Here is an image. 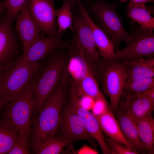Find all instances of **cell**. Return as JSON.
I'll return each mask as SVG.
<instances>
[{"label":"cell","instance_id":"cell-34","mask_svg":"<svg viewBox=\"0 0 154 154\" xmlns=\"http://www.w3.org/2000/svg\"><path fill=\"white\" fill-rule=\"evenodd\" d=\"M141 93L146 98L154 101V87Z\"/></svg>","mask_w":154,"mask_h":154},{"label":"cell","instance_id":"cell-39","mask_svg":"<svg viewBox=\"0 0 154 154\" xmlns=\"http://www.w3.org/2000/svg\"><path fill=\"white\" fill-rule=\"evenodd\" d=\"M3 66L1 67H0V77L1 76V71H2Z\"/></svg>","mask_w":154,"mask_h":154},{"label":"cell","instance_id":"cell-6","mask_svg":"<svg viewBox=\"0 0 154 154\" xmlns=\"http://www.w3.org/2000/svg\"><path fill=\"white\" fill-rule=\"evenodd\" d=\"M131 38L126 47L116 52L112 57L104 60L110 62H130L141 58H153V31L144 29L131 21L129 23Z\"/></svg>","mask_w":154,"mask_h":154},{"label":"cell","instance_id":"cell-17","mask_svg":"<svg viewBox=\"0 0 154 154\" xmlns=\"http://www.w3.org/2000/svg\"><path fill=\"white\" fill-rule=\"evenodd\" d=\"M77 8L78 12L86 19L91 28L96 45L100 56L105 59L112 57L115 52L112 41L102 29L92 21L82 0L78 3Z\"/></svg>","mask_w":154,"mask_h":154},{"label":"cell","instance_id":"cell-9","mask_svg":"<svg viewBox=\"0 0 154 154\" xmlns=\"http://www.w3.org/2000/svg\"><path fill=\"white\" fill-rule=\"evenodd\" d=\"M68 90L69 102L74 110L80 117L87 131L98 142L104 154H115L105 139L97 117L82 107L80 98L76 94L74 88L69 86Z\"/></svg>","mask_w":154,"mask_h":154},{"label":"cell","instance_id":"cell-15","mask_svg":"<svg viewBox=\"0 0 154 154\" xmlns=\"http://www.w3.org/2000/svg\"><path fill=\"white\" fill-rule=\"evenodd\" d=\"M28 2L16 17V28L22 43L23 52L26 51L45 34L32 17L29 10Z\"/></svg>","mask_w":154,"mask_h":154},{"label":"cell","instance_id":"cell-24","mask_svg":"<svg viewBox=\"0 0 154 154\" xmlns=\"http://www.w3.org/2000/svg\"><path fill=\"white\" fill-rule=\"evenodd\" d=\"M20 133L10 121L0 120V154H8L20 135Z\"/></svg>","mask_w":154,"mask_h":154},{"label":"cell","instance_id":"cell-30","mask_svg":"<svg viewBox=\"0 0 154 154\" xmlns=\"http://www.w3.org/2000/svg\"><path fill=\"white\" fill-rule=\"evenodd\" d=\"M107 143L115 154H137V153L129 149L124 145L106 135H104Z\"/></svg>","mask_w":154,"mask_h":154},{"label":"cell","instance_id":"cell-22","mask_svg":"<svg viewBox=\"0 0 154 154\" xmlns=\"http://www.w3.org/2000/svg\"><path fill=\"white\" fill-rule=\"evenodd\" d=\"M126 73V80L154 77V58H141L127 62Z\"/></svg>","mask_w":154,"mask_h":154},{"label":"cell","instance_id":"cell-38","mask_svg":"<svg viewBox=\"0 0 154 154\" xmlns=\"http://www.w3.org/2000/svg\"><path fill=\"white\" fill-rule=\"evenodd\" d=\"M4 106V103L3 102L0 100V110Z\"/></svg>","mask_w":154,"mask_h":154},{"label":"cell","instance_id":"cell-13","mask_svg":"<svg viewBox=\"0 0 154 154\" xmlns=\"http://www.w3.org/2000/svg\"><path fill=\"white\" fill-rule=\"evenodd\" d=\"M28 6L32 17L45 34L56 33L54 0H29Z\"/></svg>","mask_w":154,"mask_h":154},{"label":"cell","instance_id":"cell-11","mask_svg":"<svg viewBox=\"0 0 154 154\" xmlns=\"http://www.w3.org/2000/svg\"><path fill=\"white\" fill-rule=\"evenodd\" d=\"M68 59L66 66L75 88L81 81L89 73L96 79V74L75 38L70 41L66 49Z\"/></svg>","mask_w":154,"mask_h":154},{"label":"cell","instance_id":"cell-23","mask_svg":"<svg viewBox=\"0 0 154 154\" xmlns=\"http://www.w3.org/2000/svg\"><path fill=\"white\" fill-rule=\"evenodd\" d=\"M147 153H154V119L151 115L133 120Z\"/></svg>","mask_w":154,"mask_h":154},{"label":"cell","instance_id":"cell-5","mask_svg":"<svg viewBox=\"0 0 154 154\" xmlns=\"http://www.w3.org/2000/svg\"><path fill=\"white\" fill-rule=\"evenodd\" d=\"M46 65L35 84L34 90L33 113H38L43 104L59 84L68 59L66 50L54 51L48 56Z\"/></svg>","mask_w":154,"mask_h":154},{"label":"cell","instance_id":"cell-28","mask_svg":"<svg viewBox=\"0 0 154 154\" xmlns=\"http://www.w3.org/2000/svg\"><path fill=\"white\" fill-rule=\"evenodd\" d=\"M29 0H3L6 14L11 19L16 17Z\"/></svg>","mask_w":154,"mask_h":154},{"label":"cell","instance_id":"cell-3","mask_svg":"<svg viewBox=\"0 0 154 154\" xmlns=\"http://www.w3.org/2000/svg\"><path fill=\"white\" fill-rule=\"evenodd\" d=\"M82 1L112 41L115 52L120 50L121 42H124L126 45L129 44L131 36L124 28L122 19L117 12V9L120 5L118 3H110L103 0H83Z\"/></svg>","mask_w":154,"mask_h":154},{"label":"cell","instance_id":"cell-12","mask_svg":"<svg viewBox=\"0 0 154 154\" xmlns=\"http://www.w3.org/2000/svg\"><path fill=\"white\" fill-rule=\"evenodd\" d=\"M60 136L86 140L96 147L92 137L87 131L80 116L72 107L70 102L63 107L59 124Z\"/></svg>","mask_w":154,"mask_h":154},{"label":"cell","instance_id":"cell-1","mask_svg":"<svg viewBox=\"0 0 154 154\" xmlns=\"http://www.w3.org/2000/svg\"><path fill=\"white\" fill-rule=\"evenodd\" d=\"M71 80L66 66L59 84L46 99L37 118L35 119L32 130V145L48 134H56L59 128L61 112Z\"/></svg>","mask_w":154,"mask_h":154},{"label":"cell","instance_id":"cell-2","mask_svg":"<svg viewBox=\"0 0 154 154\" xmlns=\"http://www.w3.org/2000/svg\"><path fill=\"white\" fill-rule=\"evenodd\" d=\"M43 69L41 67L27 84L3 106V119L11 121L21 134L30 135L34 108V90Z\"/></svg>","mask_w":154,"mask_h":154},{"label":"cell","instance_id":"cell-7","mask_svg":"<svg viewBox=\"0 0 154 154\" xmlns=\"http://www.w3.org/2000/svg\"><path fill=\"white\" fill-rule=\"evenodd\" d=\"M127 62H114L102 59L100 68L102 89L109 98L112 112L117 107L126 78Z\"/></svg>","mask_w":154,"mask_h":154},{"label":"cell","instance_id":"cell-14","mask_svg":"<svg viewBox=\"0 0 154 154\" xmlns=\"http://www.w3.org/2000/svg\"><path fill=\"white\" fill-rule=\"evenodd\" d=\"M13 22L5 14L0 23V67L19 56V44L13 29Z\"/></svg>","mask_w":154,"mask_h":154},{"label":"cell","instance_id":"cell-36","mask_svg":"<svg viewBox=\"0 0 154 154\" xmlns=\"http://www.w3.org/2000/svg\"><path fill=\"white\" fill-rule=\"evenodd\" d=\"M120 3H123L126 1H132L137 3H145L147 2H154V0H118Z\"/></svg>","mask_w":154,"mask_h":154},{"label":"cell","instance_id":"cell-10","mask_svg":"<svg viewBox=\"0 0 154 154\" xmlns=\"http://www.w3.org/2000/svg\"><path fill=\"white\" fill-rule=\"evenodd\" d=\"M62 35L57 32L52 35L43 36L18 58L30 62L37 63L47 57L54 51L66 50L70 41L64 40Z\"/></svg>","mask_w":154,"mask_h":154},{"label":"cell","instance_id":"cell-33","mask_svg":"<svg viewBox=\"0 0 154 154\" xmlns=\"http://www.w3.org/2000/svg\"><path fill=\"white\" fill-rule=\"evenodd\" d=\"M77 153L79 154H97L99 153L97 151L86 145L80 148L78 151Z\"/></svg>","mask_w":154,"mask_h":154},{"label":"cell","instance_id":"cell-18","mask_svg":"<svg viewBox=\"0 0 154 154\" xmlns=\"http://www.w3.org/2000/svg\"><path fill=\"white\" fill-rule=\"evenodd\" d=\"M113 112L121 131L126 140L138 153H146L133 121L120 108L117 107Z\"/></svg>","mask_w":154,"mask_h":154},{"label":"cell","instance_id":"cell-32","mask_svg":"<svg viewBox=\"0 0 154 154\" xmlns=\"http://www.w3.org/2000/svg\"><path fill=\"white\" fill-rule=\"evenodd\" d=\"M81 106L86 109L89 110L92 109L94 103V100L87 96H83L80 98Z\"/></svg>","mask_w":154,"mask_h":154},{"label":"cell","instance_id":"cell-4","mask_svg":"<svg viewBox=\"0 0 154 154\" xmlns=\"http://www.w3.org/2000/svg\"><path fill=\"white\" fill-rule=\"evenodd\" d=\"M43 64L42 61L32 63L17 57L3 66L0 78V100L4 106L27 84Z\"/></svg>","mask_w":154,"mask_h":154},{"label":"cell","instance_id":"cell-21","mask_svg":"<svg viewBox=\"0 0 154 154\" xmlns=\"http://www.w3.org/2000/svg\"><path fill=\"white\" fill-rule=\"evenodd\" d=\"M96 117L101 129L105 133V135L139 154L124 137L113 113L110 109L108 108L102 114Z\"/></svg>","mask_w":154,"mask_h":154},{"label":"cell","instance_id":"cell-35","mask_svg":"<svg viewBox=\"0 0 154 154\" xmlns=\"http://www.w3.org/2000/svg\"><path fill=\"white\" fill-rule=\"evenodd\" d=\"M63 2L68 3L71 6L72 9H75L77 7L78 4L81 0H61Z\"/></svg>","mask_w":154,"mask_h":154},{"label":"cell","instance_id":"cell-37","mask_svg":"<svg viewBox=\"0 0 154 154\" xmlns=\"http://www.w3.org/2000/svg\"><path fill=\"white\" fill-rule=\"evenodd\" d=\"M5 10L3 5V0H0V23L2 17V14Z\"/></svg>","mask_w":154,"mask_h":154},{"label":"cell","instance_id":"cell-26","mask_svg":"<svg viewBox=\"0 0 154 154\" xmlns=\"http://www.w3.org/2000/svg\"><path fill=\"white\" fill-rule=\"evenodd\" d=\"M72 9L68 3L63 2L61 7L56 9V17L58 28L57 33L60 35L69 29L73 32L74 31Z\"/></svg>","mask_w":154,"mask_h":154},{"label":"cell","instance_id":"cell-8","mask_svg":"<svg viewBox=\"0 0 154 154\" xmlns=\"http://www.w3.org/2000/svg\"><path fill=\"white\" fill-rule=\"evenodd\" d=\"M74 37L86 55L94 71L100 73L102 59L96 47L93 33L86 19L79 13L73 15Z\"/></svg>","mask_w":154,"mask_h":154},{"label":"cell","instance_id":"cell-19","mask_svg":"<svg viewBox=\"0 0 154 154\" xmlns=\"http://www.w3.org/2000/svg\"><path fill=\"white\" fill-rule=\"evenodd\" d=\"M126 16L142 28L154 30V6L130 1L125 8Z\"/></svg>","mask_w":154,"mask_h":154},{"label":"cell","instance_id":"cell-20","mask_svg":"<svg viewBox=\"0 0 154 154\" xmlns=\"http://www.w3.org/2000/svg\"><path fill=\"white\" fill-rule=\"evenodd\" d=\"M55 134H48L32 145L34 153L36 154H59L65 147L80 140L57 136Z\"/></svg>","mask_w":154,"mask_h":154},{"label":"cell","instance_id":"cell-25","mask_svg":"<svg viewBox=\"0 0 154 154\" xmlns=\"http://www.w3.org/2000/svg\"><path fill=\"white\" fill-rule=\"evenodd\" d=\"M75 91L79 98L87 96L92 98L94 100L101 99L108 102L100 90L97 80L91 73L82 79Z\"/></svg>","mask_w":154,"mask_h":154},{"label":"cell","instance_id":"cell-31","mask_svg":"<svg viewBox=\"0 0 154 154\" xmlns=\"http://www.w3.org/2000/svg\"><path fill=\"white\" fill-rule=\"evenodd\" d=\"M108 108L111 109L110 105L108 102L101 99H98L94 100L92 110L93 114L98 117L102 114Z\"/></svg>","mask_w":154,"mask_h":154},{"label":"cell","instance_id":"cell-16","mask_svg":"<svg viewBox=\"0 0 154 154\" xmlns=\"http://www.w3.org/2000/svg\"><path fill=\"white\" fill-rule=\"evenodd\" d=\"M120 106V108L134 120L151 115L154 109V101L141 93H127L125 98Z\"/></svg>","mask_w":154,"mask_h":154},{"label":"cell","instance_id":"cell-27","mask_svg":"<svg viewBox=\"0 0 154 154\" xmlns=\"http://www.w3.org/2000/svg\"><path fill=\"white\" fill-rule=\"evenodd\" d=\"M154 87V77L126 80L123 91L126 93H140Z\"/></svg>","mask_w":154,"mask_h":154},{"label":"cell","instance_id":"cell-29","mask_svg":"<svg viewBox=\"0 0 154 154\" xmlns=\"http://www.w3.org/2000/svg\"><path fill=\"white\" fill-rule=\"evenodd\" d=\"M30 136L20 134L13 146L8 154H29Z\"/></svg>","mask_w":154,"mask_h":154}]
</instances>
